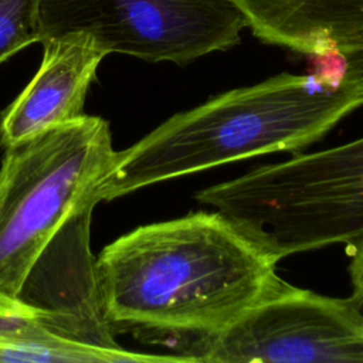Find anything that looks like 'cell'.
I'll list each match as a JSON object with an SVG mask.
<instances>
[{
    "mask_svg": "<svg viewBox=\"0 0 363 363\" xmlns=\"http://www.w3.org/2000/svg\"><path fill=\"white\" fill-rule=\"evenodd\" d=\"M277 261L220 211L145 224L95 258L105 323L179 352L234 322L282 279Z\"/></svg>",
    "mask_w": 363,
    "mask_h": 363,
    "instance_id": "1",
    "label": "cell"
},
{
    "mask_svg": "<svg viewBox=\"0 0 363 363\" xmlns=\"http://www.w3.org/2000/svg\"><path fill=\"white\" fill-rule=\"evenodd\" d=\"M309 74L282 72L177 112L140 140L116 150L96 199L277 152H296L363 106V71L337 54L311 58Z\"/></svg>",
    "mask_w": 363,
    "mask_h": 363,
    "instance_id": "2",
    "label": "cell"
},
{
    "mask_svg": "<svg viewBox=\"0 0 363 363\" xmlns=\"http://www.w3.org/2000/svg\"><path fill=\"white\" fill-rule=\"evenodd\" d=\"M116 150L108 121L81 118L4 149L0 166V295L17 298L61 228L96 206Z\"/></svg>",
    "mask_w": 363,
    "mask_h": 363,
    "instance_id": "3",
    "label": "cell"
},
{
    "mask_svg": "<svg viewBox=\"0 0 363 363\" xmlns=\"http://www.w3.org/2000/svg\"><path fill=\"white\" fill-rule=\"evenodd\" d=\"M40 21L43 41L85 33L106 54L179 65L238 45L247 28L231 0H41Z\"/></svg>",
    "mask_w": 363,
    "mask_h": 363,
    "instance_id": "4",
    "label": "cell"
},
{
    "mask_svg": "<svg viewBox=\"0 0 363 363\" xmlns=\"http://www.w3.org/2000/svg\"><path fill=\"white\" fill-rule=\"evenodd\" d=\"M191 362H363V311L350 295L333 298L282 282L221 332L183 350Z\"/></svg>",
    "mask_w": 363,
    "mask_h": 363,
    "instance_id": "5",
    "label": "cell"
},
{
    "mask_svg": "<svg viewBox=\"0 0 363 363\" xmlns=\"http://www.w3.org/2000/svg\"><path fill=\"white\" fill-rule=\"evenodd\" d=\"M41 64L0 122V145L28 140L84 115V102L96 68L108 55L85 33L45 38Z\"/></svg>",
    "mask_w": 363,
    "mask_h": 363,
    "instance_id": "6",
    "label": "cell"
},
{
    "mask_svg": "<svg viewBox=\"0 0 363 363\" xmlns=\"http://www.w3.org/2000/svg\"><path fill=\"white\" fill-rule=\"evenodd\" d=\"M264 44L306 57L337 51L363 33V0H231Z\"/></svg>",
    "mask_w": 363,
    "mask_h": 363,
    "instance_id": "7",
    "label": "cell"
},
{
    "mask_svg": "<svg viewBox=\"0 0 363 363\" xmlns=\"http://www.w3.org/2000/svg\"><path fill=\"white\" fill-rule=\"evenodd\" d=\"M0 362L149 363L190 362L180 354H147L84 342L60 316L0 295Z\"/></svg>",
    "mask_w": 363,
    "mask_h": 363,
    "instance_id": "8",
    "label": "cell"
},
{
    "mask_svg": "<svg viewBox=\"0 0 363 363\" xmlns=\"http://www.w3.org/2000/svg\"><path fill=\"white\" fill-rule=\"evenodd\" d=\"M40 6L41 0H0V65L43 41Z\"/></svg>",
    "mask_w": 363,
    "mask_h": 363,
    "instance_id": "9",
    "label": "cell"
},
{
    "mask_svg": "<svg viewBox=\"0 0 363 363\" xmlns=\"http://www.w3.org/2000/svg\"><path fill=\"white\" fill-rule=\"evenodd\" d=\"M350 247L353 248L349 264L352 296L363 311V237Z\"/></svg>",
    "mask_w": 363,
    "mask_h": 363,
    "instance_id": "10",
    "label": "cell"
},
{
    "mask_svg": "<svg viewBox=\"0 0 363 363\" xmlns=\"http://www.w3.org/2000/svg\"><path fill=\"white\" fill-rule=\"evenodd\" d=\"M337 51L343 57L347 68L363 71V33L340 43Z\"/></svg>",
    "mask_w": 363,
    "mask_h": 363,
    "instance_id": "11",
    "label": "cell"
}]
</instances>
